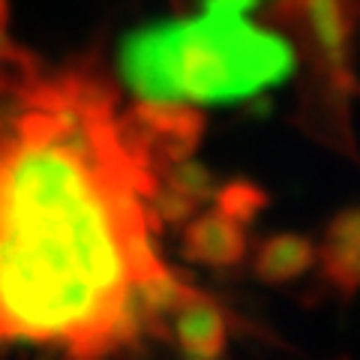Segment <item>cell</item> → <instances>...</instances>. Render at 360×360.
<instances>
[{
  "mask_svg": "<svg viewBox=\"0 0 360 360\" xmlns=\"http://www.w3.org/2000/svg\"><path fill=\"white\" fill-rule=\"evenodd\" d=\"M229 315L213 297L193 288L180 307L165 319L162 340H168L180 354L195 360H217L229 348Z\"/></svg>",
  "mask_w": 360,
  "mask_h": 360,
  "instance_id": "obj_4",
  "label": "cell"
},
{
  "mask_svg": "<svg viewBox=\"0 0 360 360\" xmlns=\"http://www.w3.org/2000/svg\"><path fill=\"white\" fill-rule=\"evenodd\" d=\"M246 225L229 219L219 210L195 213L184 222L180 234V255L193 264L205 267H238L246 258Z\"/></svg>",
  "mask_w": 360,
  "mask_h": 360,
  "instance_id": "obj_5",
  "label": "cell"
},
{
  "mask_svg": "<svg viewBox=\"0 0 360 360\" xmlns=\"http://www.w3.org/2000/svg\"><path fill=\"white\" fill-rule=\"evenodd\" d=\"M6 18H9V0H0V33L6 27Z\"/></svg>",
  "mask_w": 360,
  "mask_h": 360,
  "instance_id": "obj_9",
  "label": "cell"
},
{
  "mask_svg": "<svg viewBox=\"0 0 360 360\" xmlns=\"http://www.w3.org/2000/svg\"><path fill=\"white\" fill-rule=\"evenodd\" d=\"M0 72V342L120 352L141 336L135 288L162 264L160 174L127 144L99 75H42L13 45Z\"/></svg>",
  "mask_w": 360,
  "mask_h": 360,
  "instance_id": "obj_1",
  "label": "cell"
},
{
  "mask_svg": "<svg viewBox=\"0 0 360 360\" xmlns=\"http://www.w3.org/2000/svg\"><path fill=\"white\" fill-rule=\"evenodd\" d=\"M319 262L315 243L307 234L297 231H276L255 246L252 252V274L267 285L295 283L303 274H309Z\"/></svg>",
  "mask_w": 360,
  "mask_h": 360,
  "instance_id": "obj_7",
  "label": "cell"
},
{
  "mask_svg": "<svg viewBox=\"0 0 360 360\" xmlns=\"http://www.w3.org/2000/svg\"><path fill=\"white\" fill-rule=\"evenodd\" d=\"M120 129L139 160L162 174L168 165L189 160L205 135V115L189 103L139 99L120 115Z\"/></svg>",
  "mask_w": 360,
  "mask_h": 360,
  "instance_id": "obj_3",
  "label": "cell"
},
{
  "mask_svg": "<svg viewBox=\"0 0 360 360\" xmlns=\"http://www.w3.org/2000/svg\"><path fill=\"white\" fill-rule=\"evenodd\" d=\"M321 276L345 300L360 291V207H348L330 219L321 246H315Z\"/></svg>",
  "mask_w": 360,
  "mask_h": 360,
  "instance_id": "obj_6",
  "label": "cell"
},
{
  "mask_svg": "<svg viewBox=\"0 0 360 360\" xmlns=\"http://www.w3.org/2000/svg\"><path fill=\"white\" fill-rule=\"evenodd\" d=\"M213 205H217L219 213H225L229 219L240 222V225H250L255 222V217L267 207V193L258 184H252V180L246 177H234L229 180V184H222L213 189Z\"/></svg>",
  "mask_w": 360,
  "mask_h": 360,
  "instance_id": "obj_8",
  "label": "cell"
},
{
  "mask_svg": "<svg viewBox=\"0 0 360 360\" xmlns=\"http://www.w3.org/2000/svg\"><path fill=\"white\" fill-rule=\"evenodd\" d=\"M201 15L129 30L117 70L139 99L231 105L283 84L295 72V45L252 25L246 13L201 4Z\"/></svg>",
  "mask_w": 360,
  "mask_h": 360,
  "instance_id": "obj_2",
  "label": "cell"
}]
</instances>
